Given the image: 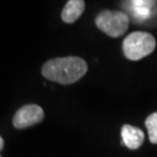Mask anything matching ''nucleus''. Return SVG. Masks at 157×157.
Instances as JSON below:
<instances>
[{
  "label": "nucleus",
  "mask_w": 157,
  "mask_h": 157,
  "mask_svg": "<svg viewBox=\"0 0 157 157\" xmlns=\"http://www.w3.org/2000/svg\"><path fill=\"white\" fill-rule=\"evenodd\" d=\"M44 110L41 106L36 104H26L15 112L12 123L16 129H25L41 122L44 119Z\"/></svg>",
  "instance_id": "obj_4"
},
{
  "label": "nucleus",
  "mask_w": 157,
  "mask_h": 157,
  "mask_svg": "<svg viewBox=\"0 0 157 157\" xmlns=\"http://www.w3.org/2000/svg\"><path fill=\"white\" fill-rule=\"evenodd\" d=\"M84 9V1H82V0H69L62 10V21L66 23V24H73L81 16Z\"/></svg>",
  "instance_id": "obj_6"
},
{
  "label": "nucleus",
  "mask_w": 157,
  "mask_h": 157,
  "mask_svg": "<svg viewBox=\"0 0 157 157\" xmlns=\"http://www.w3.org/2000/svg\"><path fill=\"white\" fill-rule=\"evenodd\" d=\"M96 27L112 38L125 34L129 27V16L123 11L102 10L95 18Z\"/></svg>",
  "instance_id": "obj_3"
},
{
  "label": "nucleus",
  "mask_w": 157,
  "mask_h": 157,
  "mask_svg": "<svg viewBox=\"0 0 157 157\" xmlns=\"http://www.w3.org/2000/svg\"><path fill=\"white\" fill-rule=\"evenodd\" d=\"M3 147H4V140L1 136H0V151L3 149Z\"/></svg>",
  "instance_id": "obj_8"
},
{
  "label": "nucleus",
  "mask_w": 157,
  "mask_h": 157,
  "mask_svg": "<svg viewBox=\"0 0 157 157\" xmlns=\"http://www.w3.org/2000/svg\"><path fill=\"white\" fill-rule=\"evenodd\" d=\"M0 157H1V156H0Z\"/></svg>",
  "instance_id": "obj_9"
},
{
  "label": "nucleus",
  "mask_w": 157,
  "mask_h": 157,
  "mask_svg": "<svg viewBox=\"0 0 157 157\" xmlns=\"http://www.w3.org/2000/svg\"><path fill=\"white\" fill-rule=\"evenodd\" d=\"M123 144L131 150H136L142 146L144 142V133L141 129L130 125H124L122 128Z\"/></svg>",
  "instance_id": "obj_5"
},
{
  "label": "nucleus",
  "mask_w": 157,
  "mask_h": 157,
  "mask_svg": "<svg viewBox=\"0 0 157 157\" xmlns=\"http://www.w3.org/2000/svg\"><path fill=\"white\" fill-rule=\"evenodd\" d=\"M155 47V38L147 32H133L123 41L124 54L129 60L132 61L140 60L151 54Z\"/></svg>",
  "instance_id": "obj_2"
},
{
  "label": "nucleus",
  "mask_w": 157,
  "mask_h": 157,
  "mask_svg": "<svg viewBox=\"0 0 157 157\" xmlns=\"http://www.w3.org/2000/svg\"><path fill=\"white\" fill-rule=\"evenodd\" d=\"M145 126L148 131L150 142L152 144H157V112L151 113L146 118Z\"/></svg>",
  "instance_id": "obj_7"
},
{
  "label": "nucleus",
  "mask_w": 157,
  "mask_h": 157,
  "mask_svg": "<svg viewBox=\"0 0 157 157\" xmlns=\"http://www.w3.org/2000/svg\"><path fill=\"white\" fill-rule=\"evenodd\" d=\"M87 68L86 61L77 56L59 57L47 61L42 68V75L49 81L70 85L79 81Z\"/></svg>",
  "instance_id": "obj_1"
}]
</instances>
